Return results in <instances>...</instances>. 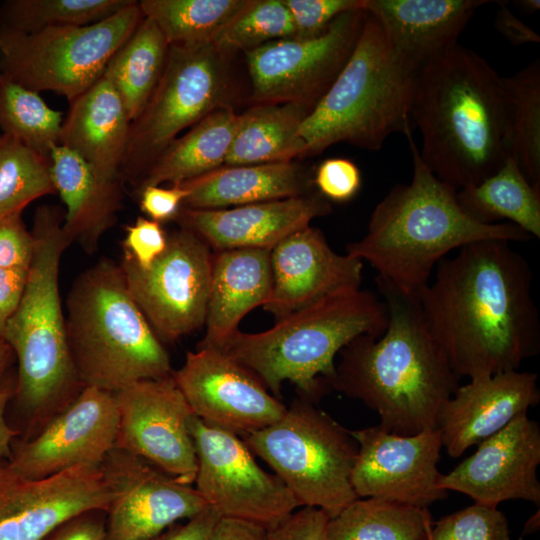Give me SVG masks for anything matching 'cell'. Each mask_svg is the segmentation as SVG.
Instances as JSON below:
<instances>
[{"label": "cell", "instance_id": "49", "mask_svg": "<svg viewBox=\"0 0 540 540\" xmlns=\"http://www.w3.org/2000/svg\"><path fill=\"white\" fill-rule=\"evenodd\" d=\"M29 269V268H28ZM28 269L0 268V338L10 317L16 311L28 279Z\"/></svg>", "mask_w": 540, "mask_h": 540}, {"label": "cell", "instance_id": "12", "mask_svg": "<svg viewBox=\"0 0 540 540\" xmlns=\"http://www.w3.org/2000/svg\"><path fill=\"white\" fill-rule=\"evenodd\" d=\"M190 431L197 458L195 489L220 517L268 529L301 507L276 474L258 465L238 434L197 416Z\"/></svg>", "mask_w": 540, "mask_h": 540}, {"label": "cell", "instance_id": "20", "mask_svg": "<svg viewBox=\"0 0 540 540\" xmlns=\"http://www.w3.org/2000/svg\"><path fill=\"white\" fill-rule=\"evenodd\" d=\"M111 491L101 465L81 464L30 479L0 458V540H41L66 519L89 510L106 512Z\"/></svg>", "mask_w": 540, "mask_h": 540}, {"label": "cell", "instance_id": "24", "mask_svg": "<svg viewBox=\"0 0 540 540\" xmlns=\"http://www.w3.org/2000/svg\"><path fill=\"white\" fill-rule=\"evenodd\" d=\"M538 375L507 371L470 379L444 405L437 429L449 456H461L538 404Z\"/></svg>", "mask_w": 540, "mask_h": 540}, {"label": "cell", "instance_id": "37", "mask_svg": "<svg viewBox=\"0 0 540 540\" xmlns=\"http://www.w3.org/2000/svg\"><path fill=\"white\" fill-rule=\"evenodd\" d=\"M133 0H6L0 6V28L34 33L49 28L101 22Z\"/></svg>", "mask_w": 540, "mask_h": 540}, {"label": "cell", "instance_id": "3", "mask_svg": "<svg viewBox=\"0 0 540 540\" xmlns=\"http://www.w3.org/2000/svg\"><path fill=\"white\" fill-rule=\"evenodd\" d=\"M413 160L409 184H397L374 208L366 234L346 253L367 261L377 276L405 294L425 287L440 260L476 241L524 242L531 237L512 223L483 224L458 204L456 190L422 160L412 131L405 134Z\"/></svg>", "mask_w": 540, "mask_h": 540}, {"label": "cell", "instance_id": "17", "mask_svg": "<svg viewBox=\"0 0 540 540\" xmlns=\"http://www.w3.org/2000/svg\"><path fill=\"white\" fill-rule=\"evenodd\" d=\"M117 432L114 394L84 386L35 434L16 438L8 462L30 479L46 478L81 464L101 465L115 447Z\"/></svg>", "mask_w": 540, "mask_h": 540}, {"label": "cell", "instance_id": "29", "mask_svg": "<svg viewBox=\"0 0 540 540\" xmlns=\"http://www.w3.org/2000/svg\"><path fill=\"white\" fill-rule=\"evenodd\" d=\"M51 176L66 207L63 231L70 243L93 254L106 231L117 222L123 185H107L77 154L62 145L50 152Z\"/></svg>", "mask_w": 540, "mask_h": 540}, {"label": "cell", "instance_id": "31", "mask_svg": "<svg viewBox=\"0 0 540 540\" xmlns=\"http://www.w3.org/2000/svg\"><path fill=\"white\" fill-rule=\"evenodd\" d=\"M238 114L232 106L219 108L177 137L152 163L137 190L148 185L183 183L225 164Z\"/></svg>", "mask_w": 540, "mask_h": 540}, {"label": "cell", "instance_id": "39", "mask_svg": "<svg viewBox=\"0 0 540 540\" xmlns=\"http://www.w3.org/2000/svg\"><path fill=\"white\" fill-rule=\"evenodd\" d=\"M56 194L50 157L0 134V216L23 212L34 200Z\"/></svg>", "mask_w": 540, "mask_h": 540}, {"label": "cell", "instance_id": "40", "mask_svg": "<svg viewBox=\"0 0 540 540\" xmlns=\"http://www.w3.org/2000/svg\"><path fill=\"white\" fill-rule=\"evenodd\" d=\"M294 34L291 15L282 0H247L214 42L237 53L254 50L272 41L293 38Z\"/></svg>", "mask_w": 540, "mask_h": 540}, {"label": "cell", "instance_id": "50", "mask_svg": "<svg viewBox=\"0 0 540 540\" xmlns=\"http://www.w3.org/2000/svg\"><path fill=\"white\" fill-rule=\"evenodd\" d=\"M220 516L210 507L182 524H174L155 540H212Z\"/></svg>", "mask_w": 540, "mask_h": 540}, {"label": "cell", "instance_id": "16", "mask_svg": "<svg viewBox=\"0 0 540 540\" xmlns=\"http://www.w3.org/2000/svg\"><path fill=\"white\" fill-rule=\"evenodd\" d=\"M102 468L112 496L105 540H155L179 520L208 508L195 487L178 483L117 447L107 454Z\"/></svg>", "mask_w": 540, "mask_h": 540}, {"label": "cell", "instance_id": "43", "mask_svg": "<svg viewBox=\"0 0 540 540\" xmlns=\"http://www.w3.org/2000/svg\"><path fill=\"white\" fill-rule=\"evenodd\" d=\"M361 172L346 158H329L320 163L313 174L317 191L329 202L351 200L361 188Z\"/></svg>", "mask_w": 540, "mask_h": 540}, {"label": "cell", "instance_id": "30", "mask_svg": "<svg viewBox=\"0 0 540 540\" xmlns=\"http://www.w3.org/2000/svg\"><path fill=\"white\" fill-rule=\"evenodd\" d=\"M310 112L294 103L254 104L238 115L224 165L282 163L303 158L306 146L299 130Z\"/></svg>", "mask_w": 540, "mask_h": 540}, {"label": "cell", "instance_id": "1", "mask_svg": "<svg viewBox=\"0 0 540 540\" xmlns=\"http://www.w3.org/2000/svg\"><path fill=\"white\" fill-rule=\"evenodd\" d=\"M416 295L460 379L519 370L540 352V315L526 258L505 240L469 243L435 267Z\"/></svg>", "mask_w": 540, "mask_h": 540}, {"label": "cell", "instance_id": "18", "mask_svg": "<svg viewBox=\"0 0 540 540\" xmlns=\"http://www.w3.org/2000/svg\"><path fill=\"white\" fill-rule=\"evenodd\" d=\"M349 432L358 445L351 474L358 498L427 508L447 496L438 484L437 463L443 447L438 429L409 436L390 433L379 425Z\"/></svg>", "mask_w": 540, "mask_h": 540}, {"label": "cell", "instance_id": "52", "mask_svg": "<svg viewBox=\"0 0 540 540\" xmlns=\"http://www.w3.org/2000/svg\"><path fill=\"white\" fill-rule=\"evenodd\" d=\"M16 385V370H8L0 378V458L9 459L12 444L19 433L10 425L7 410Z\"/></svg>", "mask_w": 540, "mask_h": 540}, {"label": "cell", "instance_id": "14", "mask_svg": "<svg viewBox=\"0 0 540 540\" xmlns=\"http://www.w3.org/2000/svg\"><path fill=\"white\" fill-rule=\"evenodd\" d=\"M365 17L364 9L347 11L319 37L276 40L244 52L254 104L294 103L312 111L349 59Z\"/></svg>", "mask_w": 540, "mask_h": 540}, {"label": "cell", "instance_id": "23", "mask_svg": "<svg viewBox=\"0 0 540 540\" xmlns=\"http://www.w3.org/2000/svg\"><path fill=\"white\" fill-rule=\"evenodd\" d=\"M317 190L291 198L224 209L181 208L176 221L217 251L272 249L290 234L331 212Z\"/></svg>", "mask_w": 540, "mask_h": 540}, {"label": "cell", "instance_id": "54", "mask_svg": "<svg viewBox=\"0 0 540 540\" xmlns=\"http://www.w3.org/2000/svg\"><path fill=\"white\" fill-rule=\"evenodd\" d=\"M15 360L12 348L0 338V378L10 369Z\"/></svg>", "mask_w": 540, "mask_h": 540}, {"label": "cell", "instance_id": "19", "mask_svg": "<svg viewBox=\"0 0 540 540\" xmlns=\"http://www.w3.org/2000/svg\"><path fill=\"white\" fill-rule=\"evenodd\" d=\"M172 377L195 416L240 436L275 423L287 408L252 371L221 350L188 351Z\"/></svg>", "mask_w": 540, "mask_h": 540}, {"label": "cell", "instance_id": "13", "mask_svg": "<svg viewBox=\"0 0 540 540\" xmlns=\"http://www.w3.org/2000/svg\"><path fill=\"white\" fill-rule=\"evenodd\" d=\"M212 257L211 248L183 227L168 234L166 249L146 269L122 254L128 290L161 341H177L205 324Z\"/></svg>", "mask_w": 540, "mask_h": 540}, {"label": "cell", "instance_id": "48", "mask_svg": "<svg viewBox=\"0 0 540 540\" xmlns=\"http://www.w3.org/2000/svg\"><path fill=\"white\" fill-rule=\"evenodd\" d=\"M106 512L89 510L50 530L41 540H105Z\"/></svg>", "mask_w": 540, "mask_h": 540}, {"label": "cell", "instance_id": "42", "mask_svg": "<svg viewBox=\"0 0 540 540\" xmlns=\"http://www.w3.org/2000/svg\"><path fill=\"white\" fill-rule=\"evenodd\" d=\"M294 25L296 39H311L324 34L341 14L364 9L365 0H282Z\"/></svg>", "mask_w": 540, "mask_h": 540}, {"label": "cell", "instance_id": "46", "mask_svg": "<svg viewBox=\"0 0 540 540\" xmlns=\"http://www.w3.org/2000/svg\"><path fill=\"white\" fill-rule=\"evenodd\" d=\"M329 519L324 511L305 506L268 528L266 540H326Z\"/></svg>", "mask_w": 540, "mask_h": 540}, {"label": "cell", "instance_id": "55", "mask_svg": "<svg viewBox=\"0 0 540 540\" xmlns=\"http://www.w3.org/2000/svg\"><path fill=\"white\" fill-rule=\"evenodd\" d=\"M515 3L527 13H534L538 11L540 8L539 0H519V1H516Z\"/></svg>", "mask_w": 540, "mask_h": 540}, {"label": "cell", "instance_id": "28", "mask_svg": "<svg viewBox=\"0 0 540 540\" xmlns=\"http://www.w3.org/2000/svg\"><path fill=\"white\" fill-rule=\"evenodd\" d=\"M181 184L188 190L182 207L201 210L281 200L315 191L313 175L294 161L223 165Z\"/></svg>", "mask_w": 540, "mask_h": 540}, {"label": "cell", "instance_id": "33", "mask_svg": "<svg viewBox=\"0 0 540 540\" xmlns=\"http://www.w3.org/2000/svg\"><path fill=\"white\" fill-rule=\"evenodd\" d=\"M169 44L153 20L143 17L111 57L103 73L132 122L144 109L164 70Z\"/></svg>", "mask_w": 540, "mask_h": 540}, {"label": "cell", "instance_id": "9", "mask_svg": "<svg viewBox=\"0 0 540 540\" xmlns=\"http://www.w3.org/2000/svg\"><path fill=\"white\" fill-rule=\"evenodd\" d=\"M301 396L275 423L241 438L302 507L330 518L358 499L351 483L358 445L349 430Z\"/></svg>", "mask_w": 540, "mask_h": 540}, {"label": "cell", "instance_id": "38", "mask_svg": "<svg viewBox=\"0 0 540 540\" xmlns=\"http://www.w3.org/2000/svg\"><path fill=\"white\" fill-rule=\"evenodd\" d=\"M63 113L39 95L0 74V129L45 157L60 144Z\"/></svg>", "mask_w": 540, "mask_h": 540}, {"label": "cell", "instance_id": "34", "mask_svg": "<svg viewBox=\"0 0 540 540\" xmlns=\"http://www.w3.org/2000/svg\"><path fill=\"white\" fill-rule=\"evenodd\" d=\"M503 134L507 157L516 160L540 192V61L501 76Z\"/></svg>", "mask_w": 540, "mask_h": 540}, {"label": "cell", "instance_id": "51", "mask_svg": "<svg viewBox=\"0 0 540 540\" xmlns=\"http://www.w3.org/2000/svg\"><path fill=\"white\" fill-rule=\"evenodd\" d=\"M499 3L495 27L511 45L520 46L540 42L539 34L516 17L508 8L506 1Z\"/></svg>", "mask_w": 540, "mask_h": 540}, {"label": "cell", "instance_id": "36", "mask_svg": "<svg viewBox=\"0 0 540 540\" xmlns=\"http://www.w3.org/2000/svg\"><path fill=\"white\" fill-rule=\"evenodd\" d=\"M144 17L159 27L169 46L212 42L247 0H141Z\"/></svg>", "mask_w": 540, "mask_h": 540}, {"label": "cell", "instance_id": "11", "mask_svg": "<svg viewBox=\"0 0 540 540\" xmlns=\"http://www.w3.org/2000/svg\"><path fill=\"white\" fill-rule=\"evenodd\" d=\"M134 1L92 25L34 33L0 28V74L40 93L51 91L68 103L93 86L115 52L143 19Z\"/></svg>", "mask_w": 540, "mask_h": 540}, {"label": "cell", "instance_id": "27", "mask_svg": "<svg viewBox=\"0 0 540 540\" xmlns=\"http://www.w3.org/2000/svg\"><path fill=\"white\" fill-rule=\"evenodd\" d=\"M270 253L241 248L213 254L206 333L197 348L222 350L242 318L266 303L272 287Z\"/></svg>", "mask_w": 540, "mask_h": 540}, {"label": "cell", "instance_id": "6", "mask_svg": "<svg viewBox=\"0 0 540 540\" xmlns=\"http://www.w3.org/2000/svg\"><path fill=\"white\" fill-rule=\"evenodd\" d=\"M387 323L380 296L350 289L295 311L268 330H238L221 351L252 371L277 399L287 380L314 402L331 388L336 355L360 335L381 336Z\"/></svg>", "mask_w": 540, "mask_h": 540}, {"label": "cell", "instance_id": "47", "mask_svg": "<svg viewBox=\"0 0 540 540\" xmlns=\"http://www.w3.org/2000/svg\"><path fill=\"white\" fill-rule=\"evenodd\" d=\"M139 206L149 219L160 224L175 220L183 201L188 196V190L181 183L171 184L170 187L148 185L137 190Z\"/></svg>", "mask_w": 540, "mask_h": 540}, {"label": "cell", "instance_id": "44", "mask_svg": "<svg viewBox=\"0 0 540 540\" xmlns=\"http://www.w3.org/2000/svg\"><path fill=\"white\" fill-rule=\"evenodd\" d=\"M167 240L162 224L138 216L133 224L125 227L122 249L140 268L146 269L164 252Z\"/></svg>", "mask_w": 540, "mask_h": 540}, {"label": "cell", "instance_id": "7", "mask_svg": "<svg viewBox=\"0 0 540 540\" xmlns=\"http://www.w3.org/2000/svg\"><path fill=\"white\" fill-rule=\"evenodd\" d=\"M66 335L83 386L116 393L172 375L169 355L132 298L119 264L98 260L66 297Z\"/></svg>", "mask_w": 540, "mask_h": 540}, {"label": "cell", "instance_id": "21", "mask_svg": "<svg viewBox=\"0 0 540 540\" xmlns=\"http://www.w3.org/2000/svg\"><path fill=\"white\" fill-rule=\"evenodd\" d=\"M539 464L540 427L525 413L480 442L475 453L449 473L440 474L438 484L485 506L512 499L539 506Z\"/></svg>", "mask_w": 540, "mask_h": 540}, {"label": "cell", "instance_id": "2", "mask_svg": "<svg viewBox=\"0 0 540 540\" xmlns=\"http://www.w3.org/2000/svg\"><path fill=\"white\" fill-rule=\"evenodd\" d=\"M375 281L387 307V327L379 337H356L339 352L330 387L375 411L379 426L390 433L437 429L460 379L432 335L417 295L379 277Z\"/></svg>", "mask_w": 540, "mask_h": 540}, {"label": "cell", "instance_id": "15", "mask_svg": "<svg viewBox=\"0 0 540 540\" xmlns=\"http://www.w3.org/2000/svg\"><path fill=\"white\" fill-rule=\"evenodd\" d=\"M113 394L118 411L115 447L192 486L197 458L190 423L195 415L172 375L138 381Z\"/></svg>", "mask_w": 540, "mask_h": 540}, {"label": "cell", "instance_id": "56", "mask_svg": "<svg viewBox=\"0 0 540 540\" xmlns=\"http://www.w3.org/2000/svg\"><path fill=\"white\" fill-rule=\"evenodd\" d=\"M536 521H539V517L536 519V514L533 515L526 523L525 525V531L526 532H534L536 531Z\"/></svg>", "mask_w": 540, "mask_h": 540}, {"label": "cell", "instance_id": "26", "mask_svg": "<svg viewBox=\"0 0 540 540\" xmlns=\"http://www.w3.org/2000/svg\"><path fill=\"white\" fill-rule=\"evenodd\" d=\"M130 124L120 97L102 76L69 102L60 145L82 158L102 183L124 186L121 169Z\"/></svg>", "mask_w": 540, "mask_h": 540}, {"label": "cell", "instance_id": "45", "mask_svg": "<svg viewBox=\"0 0 540 540\" xmlns=\"http://www.w3.org/2000/svg\"><path fill=\"white\" fill-rule=\"evenodd\" d=\"M34 238L22 212L0 216V268L28 269L33 257Z\"/></svg>", "mask_w": 540, "mask_h": 540}, {"label": "cell", "instance_id": "22", "mask_svg": "<svg viewBox=\"0 0 540 540\" xmlns=\"http://www.w3.org/2000/svg\"><path fill=\"white\" fill-rule=\"evenodd\" d=\"M272 287L263 309L276 321L333 294L358 289L364 262L338 254L310 225L290 234L270 253Z\"/></svg>", "mask_w": 540, "mask_h": 540}, {"label": "cell", "instance_id": "41", "mask_svg": "<svg viewBox=\"0 0 540 540\" xmlns=\"http://www.w3.org/2000/svg\"><path fill=\"white\" fill-rule=\"evenodd\" d=\"M425 540H510L505 514L474 503L433 522Z\"/></svg>", "mask_w": 540, "mask_h": 540}, {"label": "cell", "instance_id": "35", "mask_svg": "<svg viewBox=\"0 0 540 540\" xmlns=\"http://www.w3.org/2000/svg\"><path fill=\"white\" fill-rule=\"evenodd\" d=\"M432 525L427 508L358 498L329 519L326 540H425Z\"/></svg>", "mask_w": 540, "mask_h": 540}, {"label": "cell", "instance_id": "8", "mask_svg": "<svg viewBox=\"0 0 540 540\" xmlns=\"http://www.w3.org/2000/svg\"><path fill=\"white\" fill-rule=\"evenodd\" d=\"M419 73L395 53L378 21L366 11L349 59L300 127L304 157L341 142L376 151L391 134L412 131Z\"/></svg>", "mask_w": 540, "mask_h": 540}, {"label": "cell", "instance_id": "32", "mask_svg": "<svg viewBox=\"0 0 540 540\" xmlns=\"http://www.w3.org/2000/svg\"><path fill=\"white\" fill-rule=\"evenodd\" d=\"M456 199L464 213L479 223H512L531 238H540V192L512 157L481 182L457 190Z\"/></svg>", "mask_w": 540, "mask_h": 540}, {"label": "cell", "instance_id": "5", "mask_svg": "<svg viewBox=\"0 0 540 540\" xmlns=\"http://www.w3.org/2000/svg\"><path fill=\"white\" fill-rule=\"evenodd\" d=\"M64 215L58 205L36 209L26 287L2 336L18 364L10 404L25 428L21 439L35 434L84 387L71 358L59 293L61 257L71 244L62 227Z\"/></svg>", "mask_w": 540, "mask_h": 540}, {"label": "cell", "instance_id": "4", "mask_svg": "<svg viewBox=\"0 0 540 540\" xmlns=\"http://www.w3.org/2000/svg\"><path fill=\"white\" fill-rule=\"evenodd\" d=\"M411 119L422 160L456 191L481 182L507 158L501 76L459 44L420 70Z\"/></svg>", "mask_w": 540, "mask_h": 540}, {"label": "cell", "instance_id": "53", "mask_svg": "<svg viewBox=\"0 0 540 540\" xmlns=\"http://www.w3.org/2000/svg\"><path fill=\"white\" fill-rule=\"evenodd\" d=\"M267 529L263 526L233 518L220 517L212 540H266Z\"/></svg>", "mask_w": 540, "mask_h": 540}, {"label": "cell", "instance_id": "25", "mask_svg": "<svg viewBox=\"0 0 540 540\" xmlns=\"http://www.w3.org/2000/svg\"><path fill=\"white\" fill-rule=\"evenodd\" d=\"M489 0H365L395 53L421 70L456 44L475 11Z\"/></svg>", "mask_w": 540, "mask_h": 540}, {"label": "cell", "instance_id": "10", "mask_svg": "<svg viewBox=\"0 0 540 540\" xmlns=\"http://www.w3.org/2000/svg\"><path fill=\"white\" fill-rule=\"evenodd\" d=\"M236 53L214 41L171 45L161 78L130 124L121 180L136 187L178 134L211 112L232 106V60Z\"/></svg>", "mask_w": 540, "mask_h": 540}]
</instances>
